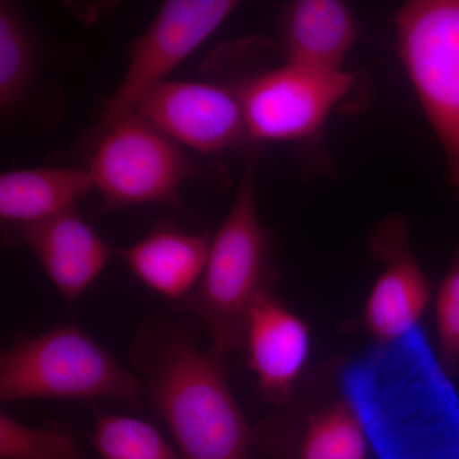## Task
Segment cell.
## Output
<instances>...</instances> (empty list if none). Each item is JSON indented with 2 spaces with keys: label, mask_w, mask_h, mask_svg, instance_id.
<instances>
[{
  "label": "cell",
  "mask_w": 459,
  "mask_h": 459,
  "mask_svg": "<svg viewBox=\"0 0 459 459\" xmlns=\"http://www.w3.org/2000/svg\"><path fill=\"white\" fill-rule=\"evenodd\" d=\"M343 398L379 459H459V397L424 329L343 368Z\"/></svg>",
  "instance_id": "cell-1"
},
{
  "label": "cell",
  "mask_w": 459,
  "mask_h": 459,
  "mask_svg": "<svg viewBox=\"0 0 459 459\" xmlns=\"http://www.w3.org/2000/svg\"><path fill=\"white\" fill-rule=\"evenodd\" d=\"M144 394L188 459H249L255 435L229 385L228 360L179 323L150 316L131 346Z\"/></svg>",
  "instance_id": "cell-2"
},
{
  "label": "cell",
  "mask_w": 459,
  "mask_h": 459,
  "mask_svg": "<svg viewBox=\"0 0 459 459\" xmlns=\"http://www.w3.org/2000/svg\"><path fill=\"white\" fill-rule=\"evenodd\" d=\"M141 377L124 368L83 329L57 325L18 338L0 355V401L54 400L120 402L140 409Z\"/></svg>",
  "instance_id": "cell-3"
},
{
  "label": "cell",
  "mask_w": 459,
  "mask_h": 459,
  "mask_svg": "<svg viewBox=\"0 0 459 459\" xmlns=\"http://www.w3.org/2000/svg\"><path fill=\"white\" fill-rule=\"evenodd\" d=\"M267 238L259 222L255 166L244 174L237 197L211 240L204 274L181 301L201 320L217 355L228 360L243 350L247 319L264 285Z\"/></svg>",
  "instance_id": "cell-4"
},
{
  "label": "cell",
  "mask_w": 459,
  "mask_h": 459,
  "mask_svg": "<svg viewBox=\"0 0 459 459\" xmlns=\"http://www.w3.org/2000/svg\"><path fill=\"white\" fill-rule=\"evenodd\" d=\"M398 53L440 142L459 198V0H412L395 16Z\"/></svg>",
  "instance_id": "cell-5"
},
{
  "label": "cell",
  "mask_w": 459,
  "mask_h": 459,
  "mask_svg": "<svg viewBox=\"0 0 459 459\" xmlns=\"http://www.w3.org/2000/svg\"><path fill=\"white\" fill-rule=\"evenodd\" d=\"M89 170L102 198L100 214L134 205L186 208L180 190L197 166L177 142L131 114L91 142Z\"/></svg>",
  "instance_id": "cell-6"
},
{
  "label": "cell",
  "mask_w": 459,
  "mask_h": 459,
  "mask_svg": "<svg viewBox=\"0 0 459 459\" xmlns=\"http://www.w3.org/2000/svg\"><path fill=\"white\" fill-rule=\"evenodd\" d=\"M238 7L232 0H168L128 47V66L119 86L105 100L90 143L111 124L134 113L150 91L204 45Z\"/></svg>",
  "instance_id": "cell-7"
},
{
  "label": "cell",
  "mask_w": 459,
  "mask_h": 459,
  "mask_svg": "<svg viewBox=\"0 0 459 459\" xmlns=\"http://www.w3.org/2000/svg\"><path fill=\"white\" fill-rule=\"evenodd\" d=\"M352 75L325 74L283 63L244 81L238 89L247 140H304L318 131L350 92Z\"/></svg>",
  "instance_id": "cell-8"
},
{
  "label": "cell",
  "mask_w": 459,
  "mask_h": 459,
  "mask_svg": "<svg viewBox=\"0 0 459 459\" xmlns=\"http://www.w3.org/2000/svg\"><path fill=\"white\" fill-rule=\"evenodd\" d=\"M133 114L204 155L232 150L247 138L237 91L219 83L166 81L150 91Z\"/></svg>",
  "instance_id": "cell-9"
},
{
  "label": "cell",
  "mask_w": 459,
  "mask_h": 459,
  "mask_svg": "<svg viewBox=\"0 0 459 459\" xmlns=\"http://www.w3.org/2000/svg\"><path fill=\"white\" fill-rule=\"evenodd\" d=\"M371 249L385 265L368 296L362 322L377 344H386L420 327L431 298L430 282L411 249L403 220L383 222Z\"/></svg>",
  "instance_id": "cell-10"
},
{
  "label": "cell",
  "mask_w": 459,
  "mask_h": 459,
  "mask_svg": "<svg viewBox=\"0 0 459 459\" xmlns=\"http://www.w3.org/2000/svg\"><path fill=\"white\" fill-rule=\"evenodd\" d=\"M243 350L262 394L270 400H286L309 360V327L265 290L247 316Z\"/></svg>",
  "instance_id": "cell-11"
},
{
  "label": "cell",
  "mask_w": 459,
  "mask_h": 459,
  "mask_svg": "<svg viewBox=\"0 0 459 459\" xmlns=\"http://www.w3.org/2000/svg\"><path fill=\"white\" fill-rule=\"evenodd\" d=\"M11 232L68 304L90 289L115 255L114 247L75 210Z\"/></svg>",
  "instance_id": "cell-12"
},
{
  "label": "cell",
  "mask_w": 459,
  "mask_h": 459,
  "mask_svg": "<svg viewBox=\"0 0 459 459\" xmlns=\"http://www.w3.org/2000/svg\"><path fill=\"white\" fill-rule=\"evenodd\" d=\"M359 23L337 0H298L281 17L285 62L310 71L340 74L358 41Z\"/></svg>",
  "instance_id": "cell-13"
},
{
  "label": "cell",
  "mask_w": 459,
  "mask_h": 459,
  "mask_svg": "<svg viewBox=\"0 0 459 459\" xmlns=\"http://www.w3.org/2000/svg\"><path fill=\"white\" fill-rule=\"evenodd\" d=\"M211 240L207 235L160 228L131 247L115 249V255L148 289L168 300L184 301L204 274Z\"/></svg>",
  "instance_id": "cell-14"
},
{
  "label": "cell",
  "mask_w": 459,
  "mask_h": 459,
  "mask_svg": "<svg viewBox=\"0 0 459 459\" xmlns=\"http://www.w3.org/2000/svg\"><path fill=\"white\" fill-rule=\"evenodd\" d=\"M95 189L87 169H16L0 175V219L17 230L75 210Z\"/></svg>",
  "instance_id": "cell-15"
},
{
  "label": "cell",
  "mask_w": 459,
  "mask_h": 459,
  "mask_svg": "<svg viewBox=\"0 0 459 459\" xmlns=\"http://www.w3.org/2000/svg\"><path fill=\"white\" fill-rule=\"evenodd\" d=\"M41 68V48L31 23L18 5L0 3V113L16 117Z\"/></svg>",
  "instance_id": "cell-16"
},
{
  "label": "cell",
  "mask_w": 459,
  "mask_h": 459,
  "mask_svg": "<svg viewBox=\"0 0 459 459\" xmlns=\"http://www.w3.org/2000/svg\"><path fill=\"white\" fill-rule=\"evenodd\" d=\"M369 448L361 420L343 398L307 419L299 459H368Z\"/></svg>",
  "instance_id": "cell-17"
},
{
  "label": "cell",
  "mask_w": 459,
  "mask_h": 459,
  "mask_svg": "<svg viewBox=\"0 0 459 459\" xmlns=\"http://www.w3.org/2000/svg\"><path fill=\"white\" fill-rule=\"evenodd\" d=\"M92 443L102 459H188L141 419L95 410Z\"/></svg>",
  "instance_id": "cell-18"
},
{
  "label": "cell",
  "mask_w": 459,
  "mask_h": 459,
  "mask_svg": "<svg viewBox=\"0 0 459 459\" xmlns=\"http://www.w3.org/2000/svg\"><path fill=\"white\" fill-rule=\"evenodd\" d=\"M0 458L91 459L66 429L35 428L0 413Z\"/></svg>",
  "instance_id": "cell-19"
},
{
  "label": "cell",
  "mask_w": 459,
  "mask_h": 459,
  "mask_svg": "<svg viewBox=\"0 0 459 459\" xmlns=\"http://www.w3.org/2000/svg\"><path fill=\"white\" fill-rule=\"evenodd\" d=\"M437 360L449 377L459 368V256L440 282L434 299Z\"/></svg>",
  "instance_id": "cell-20"
}]
</instances>
